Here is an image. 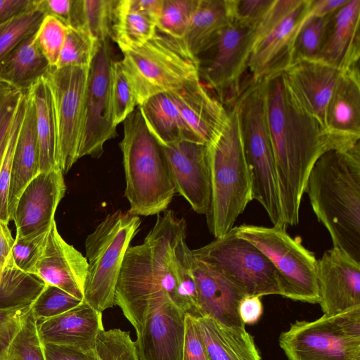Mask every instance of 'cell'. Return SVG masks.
Returning a JSON list of instances; mask_svg holds the SVG:
<instances>
[{
	"mask_svg": "<svg viewBox=\"0 0 360 360\" xmlns=\"http://www.w3.org/2000/svg\"><path fill=\"white\" fill-rule=\"evenodd\" d=\"M186 238L185 219L167 210L157 214L143 242L127 250L116 285L115 305L121 309L136 333L155 301L170 299L183 311L181 285L192 274V250Z\"/></svg>",
	"mask_w": 360,
	"mask_h": 360,
	"instance_id": "obj_1",
	"label": "cell"
},
{
	"mask_svg": "<svg viewBox=\"0 0 360 360\" xmlns=\"http://www.w3.org/2000/svg\"><path fill=\"white\" fill-rule=\"evenodd\" d=\"M263 80L282 212L287 226H295L311 169L323 153L341 148L304 109L283 72Z\"/></svg>",
	"mask_w": 360,
	"mask_h": 360,
	"instance_id": "obj_2",
	"label": "cell"
},
{
	"mask_svg": "<svg viewBox=\"0 0 360 360\" xmlns=\"http://www.w3.org/2000/svg\"><path fill=\"white\" fill-rule=\"evenodd\" d=\"M305 193L333 247L360 263V142L323 153L310 170Z\"/></svg>",
	"mask_w": 360,
	"mask_h": 360,
	"instance_id": "obj_3",
	"label": "cell"
},
{
	"mask_svg": "<svg viewBox=\"0 0 360 360\" xmlns=\"http://www.w3.org/2000/svg\"><path fill=\"white\" fill-rule=\"evenodd\" d=\"M129 203L136 216H152L167 210L176 193L162 146L148 131L139 108L124 121L120 143Z\"/></svg>",
	"mask_w": 360,
	"mask_h": 360,
	"instance_id": "obj_4",
	"label": "cell"
},
{
	"mask_svg": "<svg viewBox=\"0 0 360 360\" xmlns=\"http://www.w3.org/2000/svg\"><path fill=\"white\" fill-rule=\"evenodd\" d=\"M227 109L222 129L207 144L212 197L206 219L208 229L215 238L233 228L239 215L252 200L250 175L235 104Z\"/></svg>",
	"mask_w": 360,
	"mask_h": 360,
	"instance_id": "obj_5",
	"label": "cell"
},
{
	"mask_svg": "<svg viewBox=\"0 0 360 360\" xmlns=\"http://www.w3.org/2000/svg\"><path fill=\"white\" fill-rule=\"evenodd\" d=\"M234 104L250 175L252 199L264 207L273 226L286 229L267 122L264 80L246 81Z\"/></svg>",
	"mask_w": 360,
	"mask_h": 360,
	"instance_id": "obj_6",
	"label": "cell"
},
{
	"mask_svg": "<svg viewBox=\"0 0 360 360\" xmlns=\"http://www.w3.org/2000/svg\"><path fill=\"white\" fill-rule=\"evenodd\" d=\"M122 68L139 105L149 98L175 91L200 79V60L184 39L157 30L140 47L122 51Z\"/></svg>",
	"mask_w": 360,
	"mask_h": 360,
	"instance_id": "obj_7",
	"label": "cell"
},
{
	"mask_svg": "<svg viewBox=\"0 0 360 360\" xmlns=\"http://www.w3.org/2000/svg\"><path fill=\"white\" fill-rule=\"evenodd\" d=\"M141 223L139 216L117 210L108 214L86 237L88 275L84 301L100 312L115 305L123 259Z\"/></svg>",
	"mask_w": 360,
	"mask_h": 360,
	"instance_id": "obj_8",
	"label": "cell"
},
{
	"mask_svg": "<svg viewBox=\"0 0 360 360\" xmlns=\"http://www.w3.org/2000/svg\"><path fill=\"white\" fill-rule=\"evenodd\" d=\"M236 229L239 237L256 246L271 261L278 274L281 295L318 303L317 259L300 238H293L285 229L274 226L243 224Z\"/></svg>",
	"mask_w": 360,
	"mask_h": 360,
	"instance_id": "obj_9",
	"label": "cell"
},
{
	"mask_svg": "<svg viewBox=\"0 0 360 360\" xmlns=\"http://www.w3.org/2000/svg\"><path fill=\"white\" fill-rule=\"evenodd\" d=\"M279 345L288 360H360V308L297 321Z\"/></svg>",
	"mask_w": 360,
	"mask_h": 360,
	"instance_id": "obj_10",
	"label": "cell"
},
{
	"mask_svg": "<svg viewBox=\"0 0 360 360\" xmlns=\"http://www.w3.org/2000/svg\"><path fill=\"white\" fill-rule=\"evenodd\" d=\"M312 0H274L257 27L248 70L259 82L284 72L292 62L297 34L311 15Z\"/></svg>",
	"mask_w": 360,
	"mask_h": 360,
	"instance_id": "obj_11",
	"label": "cell"
},
{
	"mask_svg": "<svg viewBox=\"0 0 360 360\" xmlns=\"http://www.w3.org/2000/svg\"><path fill=\"white\" fill-rule=\"evenodd\" d=\"M192 252L197 259L221 272L245 296L281 295L276 269L262 251L237 235L236 227Z\"/></svg>",
	"mask_w": 360,
	"mask_h": 360,
	"instance_id": "obj_12",
	"label": "cell"
},
{
	"mask_svg": "<svg viewBox=\"0 0 360 360\" xmlns=\"http://www.w3.org/2000/svg\"><path fill=\"white\" fill-rule=\"evenodd\" d=\"M257 27L237 20L228 25L204 53L200 75L206 87L226 108L234 103L245 82L251 46Z\"/></svg>",
	"mask_w": 360,
	"mask_h": 360,
	"instance_id": "obj_13",
	"label": "cell"
},
{
	"mask_svg": "<svg viewBox=\"0 0 360 360\" xmlns=\"http://www.w3.org/2000/svg\"><path fill=\"white\" fill-rule=\"evenodd\" d=\"M89 68H51L45 77L52 95L58 133V162L63 174L79 160Z\"/></svg>",
	"mask_w": 360,
	"mask_h": 360,
	"instance_id": "obj_14",
	"label": "cell"
},
{
	"mask_svg": "<svg viewBox=\"0 0 360 360\" xmlns=\"http://www.w3.org/2000/svg\"><path fill=\"white\" fill-rule=\"evenodd\" d=\"M113 61L109 39L101 41L89 71L78 159L86 155L99 158L105 143L117 136L111 105Z\"/></svg>",
	"mask_w": 360,
	"mask_h": 360,
	"instance_id": "obj_15",
	"label": "cell"
},
{
	"mask_svg": "<svg viewBox=\"0 0 360 360\" xmlns=\"http://www.w3.org/2000/svg\"><path fill=\"white\" fill-rule=\"evenodd\" d=\"M176 193L198 214H208L211 205V176L207 145L182 141L162 146Z\"/></svg>",
	"mask_w": 360,
	"mask_h": 360,
	"instance_id": "obj_16",
	"label": "cell"
},
{
	"mask_svg": "<svg viewBox=\"0 0 360 360\" xmlns=\"http://www.w3.org/2000/svg\"><path fill=\"white\" fill-rule=\"evenodd\" d=\"M185 314L170 299L152 302L136 333L139 360H182Z\"/></svg>",
	"mask_w": 360,
	"mask_h": 360,
	"instance_id": "obj_17",
	"label": "cell"
},
{
	"mask_svg": "<svg viewBox=\"0 0 360 360\" xmlns=\"http://www.w3.org/2000/svg\"><path fill=\"white\" fill-rule=\"evenodd\" d=\"M319 302L323 314L332 316L360 308V263L334 248L317 259Z\"/></svg>",
	"mask_w": 360,
	"mask_h": 360,
	"instance_id": "obj_18",
	"label": "cell"
},
{
	"mask_svg": "<svg viewBox=\"0 0 360 360\" xmlns=\"http://www.w3.org/2000/svg\"><path fill=\"white\" fill-rule=\"evenodd\" d=\"M66 186L60 169L40 172L24 188L11 217L15 236H24L49 229Z\"/></svg>",
	"mask_w": 360,
	"mask_h": 360,
	"instance_id": "obj_19",
	"label": "cell"
},
{
	"mask_svg": "<svg viewBox=\"0 0 360 360\" xmlns=\"http://www.w3.org/2000/svg\"><path fill=\"white\" fill-rule=\"evenodd\" d=\"M87 275L86 257L65 241L58 231L56 221H53L34 276L45 285L56 286L84 300Z\"/></svg>",
	"mask_w": 360,
	"mask_h": 360,
	"instance_id": "obj_20",
	"label": "cell"
},
{
	"mask_svg": "<svg viewBox=\"0 0 360 360\" xmlns=\"http://www.w3.org/2000/svg\"><path fill=\"white\" fill-rule=\"evenodd\" d=\"M37 328L41 344L67 347L89 354L94 353L97 337L105 330L102 312L84 300L65 313L38 322Z\"/></svg>",
	"mask_w": 360,
	"mask_h": 360,
	"instance_id": "obj_21",
	"label": "cell"
},
{
	"mask_svg": "<svg viewBox=\"0 0 360 360\" xmlns=\"http://www.w3.org/2000/svg\"><path fill=\"white\" fill-rule=\"evenodd\" d=\"M283 73L304 109L326 131L327 108L341 71L316 59L295 61Z\"/></svg>",
	"mask_w": 360,
	"mask_h": 360,
	"instance_id": "obj_22",
	"label": "cell"
},
{
	"mask_svg": "<svg viewBox=\"0 0 360 360\" xmlns=\"http://www.w3.org/2000/svg\"><path fill=\"white\" fill-rule=\"evenodd\" d=\"M191 266L198 291L197 316H209L227 326L245 328L238 308L245 295L221 272L193 254Z\"/></svg>",
	"mask_w": 360,
	"mask_h": 360,
	"instance_id": "obj_23",
	"label": "cell"
},
{
	"mask_svg": "<svg viewBox=\"0 0 360 360\" xmlns=\"http://www.w3.org/2000/svg\"><path fill=\"white\" fill-rule=\"evenodd\" d=\"M326 131L340 148L360 142L359 68L341 72L327 108Z\"/></svg>",
	"mask_w": 360,
	"mask_h": 360,
	"instance_id": "obj_24",
	"label": "cell"
},
{
	"mask_svg": "<svg viewBox=\"0 0 360 360\" xmlns=\"http://www.w3.org/2000/svg\"><path fill=\"white\" fill-rule=\"evenodd\" d=\"M167 94L200 141L206 145L211 143L222 129L228 109L200 79Z\"/></svg>",
	"mask_w": 360,
	"mask_h": 360,
	"instance_id": "obj_25",
	"label": "cell"
},
{
	"mask_svg": "<svg viewBox=\"0 0 360 360\" xmlns=\"http://www.w3.org/2000/svg\"><path fill=\"white\" fill-rule=\"evenodd\" d=\"M360 0H347L330 18L319 57L341 72L359 68Z\"/></svg>",
	"mask_w": 360,
	"mask_h": 360,
	"instance_id": "obj_26",
	"label": "cell"
},
{
	"mask_svg": "<svg viewBox=\"0 0 360 360\" xmlns=\"http://www.w3.org/2000/svg\"><path fill=\"white\" fill-rule=\"evenodd\" d=\"M39 173L35 106L30 89L25 94L23 118L13 156L8 196L10 220L22 191Z\"/></svg>",
	"mask_w": 360,
	"mask_h": 360,
	"instance_id": "obj_27",
	"label": "cell"
},
{
	"mask_svg": "<svg viewBox=\"0 0 360 360\" xmlns=\"http://www.w3.org/2000/svg\"><path fill=\"white\" fill-rule=\"evenodd\" d=\"M195 317L208 360H262L245 328L227 326L209 316Z\"/></svg>",
	"mask_w": 360,
	"mask_h": 360,
	"instance_id": "obj_28",
	"label": "cell"
},
{
	"mask_svg": "<svg viewBox=\"0 0 360 360\" xmlns=\"http://www.w3.org/2000/svg\"><path fill=\"white\" fill-rule=\"evenodd\" d=\"M36 32L0 60V82L22 94L46 77L51 68L37 44Z\"/></svg>",
	"mask_w": 360,
	"mask_h": 360,
	"instance_id": "obj_29",
	"label": "cell"
},
{
	"mask_svg": "<svg viewBox=\"0 0 360 360\" xmlns=\"http://www.w3.org/2000/svg\"><path fill=\"white\" fill-rule=\"evenodd\" d=\"M138 108L148 131L161 146L182 141L203 143L186 122L168 94L155 95Z\"/></svg>",
	"mask_w": 360,
	"mask_h": 360,
	"instance_id": "obj_30",
	"label": "cell"
},
{
	"mask_svg": "<svg viewBox=\"0 0 360 360\" xmlns=\"http://www.w3.org/2000/svg\"><path fill=\"white\" fill-rule=\"evenodd\" d=\"M233 20L231 0H199L184 37L190 51L198 58Z\"/></svg>",
	"mask_w": 360,
	"mask_h": 360,
	"instance_id": "obj_31",
	"label": "cell"
},
{
	"mask_svg": "<svg viewBox=\"0 0 360 360\" xmlns=\"http://www.w3.org/2000/svg\"><path fill=\"white\" fill-rule=\"evenodd\" d=\"M30 90L35 106L40 172L60 169L57 126L52 95L46 77L39 79Z\"/></svg>",
	"mask_w": 360,
	"mask_h": 360,
	"instance_id": "obj_32",
	"label": "cell"
},
{
	"mask_svg": "<svg viewBox=\"0 0 360 360\" xmlns=\"http://www.w3.org/2000/svg\"><path fill=\"white\" fill-rule=\"evenodd\" d=\"M157 20L126 8L117 1L112 27V37L122 51L138 48L151 39L157 31Z\"/></svg>",
	"mask_w": 360,
	"mask_h": 360,
	"instance_id": "obj_33",
	"label": "cell"
},
{
	"mask_svg": "<svg viewBox=\"0 0 360 360\" xmlns=\"http://www.w3.org/2000/svg\"><path fill=\"white\" fill-rule=\"evenodd\" d=\"M117 2L114 0H73L68 27L84 28L99 41L110 39Z\"/></svg>",
	"mask_w": 360,
	"mask_h": 360,
	"instance_id": "obj_34",
	"label": "cell"
},
{
	"mask_svg": "<svg viewBox=\"0 0 360 360\" xmlns=\"http://www.w3.org/2000/svg\"><path fill=\"white\" fill-rule=\"evenodd\" d=\"M45 284L34 276L13 268L0 279V309L32 305Z\"/></svg>",
	"mask_w": 360,
	"mask_h": 360,
	"instance_id": "obj_35",
	"label": "cell"
},
{
	"mask_svg": "<svg viewBox=\"0 0 360 360\" xmlns=\"http://www.w3.org/2000/svg\"><path fill=\"white\" fill-rule=\"evenodd\" d=\"M101 42L84 28L68 27L65 40L55 68H89Z\"/></svg>",
	"mask_w": 360,
	"mask_h": 360,
	"instance_id": "obj_36",
	"label": "cell"
},
{
	"mask_svg": "<svg viewBox=\"0 0 360 360\" xmlns=\"http://www.w3.org/2000/svg\"><path fill=\"white\" fill-rule=\"evenodd\" d=\"M46 15L41 0H38L32 9L0 25V60L21 41L34 34Z\"/></svg>",
	"mask_w": 360,
	"mask_h": 360,
	"instance_id": "obj_37",
	"label": "cell"
},
{
	"mask_svg": "<svg viewBox=\"0 0 360 360\" xmlns=\"http://www.w3.org/2000/svg\"><path fill=\"white\" fill-rule=\"evenodd\" d=\"M332 15L325 17L310 15L306 20L295 39L292 63L300 60L319 59Z\"/></svg>",
	"mask_w": 360,
	"mask_h": 360,
	"instance_id": "obj_38",
	"label": "cell"
},
{
	"mask_svg": "<svg viewBox=\"0 0 360 360\" xmlns=\"http://www.w3.org/2000/svg\"><path fill=\"white\" fill-rule=\"evenodd\" d=\"M111 105L112 121L117 125L139 106L132 86L120 61H113L111 68Z\"/></svg>",
	"mask_w": 360,
	"mask_h": 360,
	"instance_id": "obj_39",
	"label": "cell"
},
{
	"mask_svg": "<svg viewBox=\"0 0 360 360\" xmlns=\"http://www.w3.org/2000/svg\"><path fill=\"white\" fill-rule=\"evenodd\" d=\"M94 354L95 360H139L130 333L120 328L104 330L98 334Z\"/></svg>",
	"mask_w": 360,
	"mask_h": 360,
	"instance_id": "obj_40",
	"label": "cell"
},
{
	"mask_svg": "<svg viewBox=\"0 0 360 360\" xmlns=\"http://www.w3.org/2000/svg\"><path fill=\"white\" fill-rule=\"evenodd\" d=\"M199 0H164L157 30L164 34L184 37Z\"/></svg>",
	"mask_w": 360,
	"mask_h": 360,
	"instance_id": "obj_41",
	"label": "cell"
},
{
	"mask_svg": "<svg viewBox=\"0 0 360 360\" xmlns=\"http://www.w3.org/2000/svg\"><path fill=\"white\" fill-rule=\"evenodd\" d=\"M82 301L56 286L45 285L32 302L31 313L38 323L65 313Z\"/></svg>",
	"mask_w": 360,
	"mask_h": 360,
	"instance_id": "obj_42",
	"label": "cell"
},
{
	"mask_svg": "<svg viewBox=\"0 0 360 360\" xmlns=\"http://www.w3.org/2000/svg\"><path fill=\"white\" fill-rule=\"evenodd\" d=\"M50 229L24 236H15L12 249V262L16 269L34 276L35 266L43 253Z\"/></svg>",
	"mask_w": 360,
	"mask_h": 360,
	"instance_id": "obj_43",
	"label": "cell"
},
{
	"mask_svg": "<svg viewBox=\"0 0 360 360\" xmlns=\"http://www.w3.org/2000/svg\"><path fill=\"white\" fill-rule=\"evenodd\" d=\"M25 109V94L11 128L8 143L0 167V219L7 223L10 221L8 196L13 156L20 130Z\"/></svg>",
	"mask_w": 360,
	"mask_h": 360,
	"instance_id": "obj_44",
	"label": "cell"
},
{
	"mask_svg": "<svg viewBox=\"0 0 360 360\" xmlns=\"http://www.w3.org/2000/svg\"><path fill=\"white\" fill-rule=\"evenodd\" d=\"M67 32V25L51 15L44 16L36 32L37 44L51 68L58 63Z\"/></svg>",
	"mask_w": 360,
	"mask_h": 360,
	"instance_id": "obj_45",
	"label": "cell"
},
{
	"mask_svg": "<svg viewBox=\"0 0 360 360\" xmlns=\"http://www.w3.org/2000/svg\"><path fill=\"white\" fill-rule=\"evenodd\" d=\"M37 325V323L31 313L13 340L7 360H46Z\"/></svg>",
	"mask_w": 360,
	"mask_h": 360,
	"instance_id": "obj_46",
	"label": "cell"
},
{
	"mask_svg": "<svg viewBox=\"0 0 360 360\" xmlns=\"http://www.w3.org/2000/svg\"><path fill=\"white\" fill-rule=\"evenodd\" d=\"M31 314V305L0 309V360H7L10 347Z\"/></svg>",
	"mask_w": 360,
	"mask_h": 360,
	"instance_id": "obj_47",
	"label": "cell"
},
{
	"mask_svg": "<svg viewBox=\"0 0 360 360\" xmlns=\"http://www.w3.org/2000/svg\"><path fill=\"white\" fill-rule=\"evenodd\" d=\"M274 0H231L234 20L257 27Z\"/></svg>",
	"mask_w": 360,
	"mask_h": 360,
	"instance_id": "obj_48",
	"label": "cell"
},
{
	"mask_svg": "<svg viewBox=\"0 0 360 360\" xmlns=\"http://www.w3.org/2000/svg\"><path fill=\"white\" fill-rule=\"evenodd\" d=\"M182 360H208L195 317L186 313Z\"/></svg>",
	"mask_w": 360,
	"mask_h": 360,
	"instance_id": "obj_49",
	"label": "cell"
},
{
	"mask_svg": "<svg viewBox=\"0 0 360 360\" xmlns=\"http://www.w3.org/2000/svg\"><path fill=\"white\" fill-rule=\"evenodd\" d=\"M23 94L12 89L0 103V148L7 139Z\"/></svg>",
	"mask_w": 360,
	"mask_h": 360,
	"instance_id": "obj_50",
	"label": "cell"
},
{
	"mask_svg": "<svg viewBox=\"0 0 360 360\" xmlns=\"http://www.w3.org/2000/svg\"><path fill=\"white\" fill-rule=\"evenodd\" d=\"M8 224L0 219V279L10 269L15 268L12 262V249L15 238L11 235Z\"/></svg>",
	"mask_w": 360,
	"mask_h": 360,
	"instance_id": "obj_51",
	"label": "cell"
},
{
	"mask_svg": "<svg viewBox=\"0 0 360 360\" xmlns=\"http://www.w3.org/2000/svg\"><path fill=\"white\" fill-rule=\"evenodd\" d=\"M262 311V303L259 296H245L239 302L238 313L245 325L257 323Z\"/></svg>",
	"mask_w": 360,
	"mask_h": 360,
	"instance_id": "obj_52",
	"label": "cell"
},
{
	"mask_svg": "<svg viewBox=\"0 0 360 360\" xmlns=\"http://www.w3.org/2000/svg\"><path fill=\"white\" fill-rule=\"evenodd\" d=\"M46 360H95V354L48 344H41Z\"/></svg>",
	"mask_w": 360,
	"mask_h": 360,
	"instance_id": "obj_53",
	"label": "cell"
},
{
	"mask_svg": "<svg viewBox=\"0 0 360 360\" xmlns=\"http://www.w3.org/2000/svg\"><path fill=\"white\" fill-rule=\"evenodd\" d=\"M38 0H0V25L36 6Z\"/></svg>",
	"mask_w": 360,
	"mask_h": 360,
	"instance_id": "obj_54",
	"label": "cell"
},
{
	"mask_svg": "<svg viewBox=\"0 0 360 360\" xmlns=\"http://www.w3.org/2000/svg\"><path fill=\"white\" fill-rule=\"evenodd\" d=\"M73 0H41V6L46 15L62 21L67 27L70 24Z\"/></svg>",
	"mask_w": 360,
	"mask_h": 360,
	"instance_id": "obj_55",
	"label": "cell"
},
{
	"mask_svg": "<svg viewBox=\"0 0 360 360\" xmlns=\"http://www.w3.org/2000/svg\"><path fill=\"white\" fill-rule=\"evenodd\" d=\"M121 1L126 8L148 15L158 22L164 0H121Z\"/></svg>",
	"mask_w": 360,
	"mask_h": 360,
	"instance_id": "obj_56",
	"label": "cell"
},
{
	"mask_svg": "<svg viewBox=\"0 0 360 360\" xmlns=\"http://www.w3.org/2000/svg\"><path fill=\"white\" fill-rule=\"evenodd\" d=\"M347 0H312L311 16L325 17L335 13Z\"/></svg>",
	"mask_w": 360,
	"mask_h": 360,
	"instance_id": "obj_57",
	"label": "cell"
},
{
	"mask_svg": "<svg viewBox=\"0 0 360 360\" xmlns=\"http://www.w3.org/2000/svg\"><path fill=\"white\" fill-rule=\"evenodd\" d=\"M9 134H10V132H9ZM8 136H9V135H8ZM8 136L7 139L3 143V145L1 146V147L0 148V167H1V162H2L4 155V152H5V150H6V145H7V143H8Z\"/></svg>",
	"mask_w": 360,
	"mask_h": 360,
	"instance_id": "obj_58",
	"label": "cell"
}]
</instances>
